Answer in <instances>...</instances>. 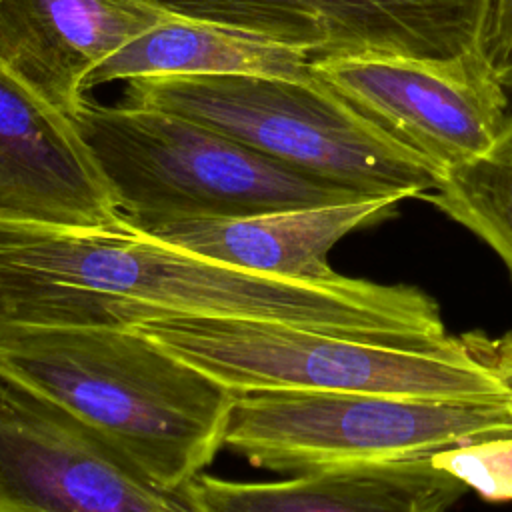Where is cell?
I'll list each match as a JSON object with an SVG mask.
<instances>
[{"mask_svg":"<svg viewBox=\"0 0 512 512\" xmlns=\"http://www.w3.org/2000/svg\"><path fill=\"white\" fill-rule=\"evenodd\" d=\"M422 198L490 246L512 278V116L484 154L446 170Z\"/></svg>","mask_w":512,"mask_h":512,"instance_id":"obj_15","label":"cell"},{"mask_svg":"<svg viewBox=\"0 0 512 512\" xmlns=\"http://www.w3.org/2000/svg\"><path fill=\"white\" fill-rule=\"evenodd\" d=\"M484 52L494 68L512 58V0H492Z\"/></svg>","mask_w":512,"mask_h":512,"instance_id":"obj_17","label":"cell"},{"mask_svg":"<svg viewBox=\"0 0 512 512\" xmlns=\"http://www.w3.org/2000/svg\"><path fill=\"white\" fill-rule=\"evenodd\" d=\"M190 490L200 512H448L468 488L430 458H414L322 468L278 482L202 472Z\"/></svg>","mask_w":512,"mask_h":512,"instance_id":"obj_13","label":"cell"},{"mask_svg":"<svg viewBox=\"0 0 512 512\" xmlns=\"http://www.w3.org/2000/svg\"><path fill=\"white\" fill-rule=\"evenodd\" d=\"M430 460L488 502L512 500V436L474 440L442 450Z\"/></svg>","mask_w":512,"mask_h":512,"instance_id":"obj_16","label":"cell"},{"mask_svg":"<svg viewBox=\"0 0 512 512\" xmlns=\"http://www.w3.org/2000/svg\"><path fill=\"white\" fill-rule=\"evenodd\" d=\"M512 436V400H432L366 392L234 394L224 448L256 468H322L430 458Z\"/></svg>","mask_w":512,"mask_h":512,"instance_id":"obj_6","label":"cell"},{"mask_svg":"<svg viewBox=\"0 0 512 512\" xmlns=\"http://www.w3.org/2000/svg\"><path fill=\"white\" fill-rule=\"evenodd\" d=\"M474 340L480 354L488 360L490 366H494V370L512 390V332H506L498 338H490L484 332H474Z\"/></svg>","mask_w":512,"mask_h":512,"instance_id":"obj_18","label":"cell"},{"mask_svg":"<svg viewBox=\"0 0 512 512\" xmlns=\"http://www.w3.org/2000/svg\"><path fill=\"white\" fill-rule=\"evenodd\" d=\"M306 56L448 58L484 50L492 0H148Z\"/></svg>","mask_w":512,"mask_h":512,"instance_id":"obj_9","label":"cell"},{"mask_svg":"<svg viewBox=\"0 0 512 512\" xmlns=\"http://www.w3.org/2000/svg\"><path fill=\"white\" fill-rule=\"evenodd\" d=\"M398 198L274 210L238 218H202L156 224L142 232L208 260L288 280L338 276L330 250L350 232L396 212Z\"/></svg>","mask_w":512,"mask_h":512,"instance_id":"obj_12","label":"cell"},{"mask_svg":"<svg viewBox=\"0 0 512 512\" xmlns=\"http://www.w3.org/2000/svg\"><path fill=\"white\" fill-rule=\"evenodd\" d=\"M134 328L232 394L316 390L512 400L510 386L480 354L474 332L438 346H392L232 316H164Z\"/></svg>","mask_w":512,"mask_h":512,"instance_id":"obj_3","label":"cell"},{"mask_svg":"<svg viewBox=\"0 0 512 512\" xmlns=\"http://www.w3.org/2000/svg\"><path fill=\"white\" fill-rule=\"evenodd\" d=\"M0 216L56 226L124 220L74 118L0 64Z\"/></svg>","mask_w":512,"mask_h":512,"instance_id":"obj_10","label":"cell"},{"mask_svg":"<svg viewBox=\"0 0 512 512\" xmlns=\"http://www.w3.org/2000/svg\"><path fill=\"white\" fill-rule=\"evenodd\" d=\"M74 122L124 220L140 230L368 198L174 112L86 98Z\"/></svg>","mask_w":512,"mask_h":512,"instance_id":"obj_4","label":"cell"},{"mask_svg":"<svg viewBox=\"0 0 512 512\" xmlns=\"http://www.w3.org/2000/svg\"><path fill=\"white\" fill-rule=\"evenodd\" d=\"M164 316L272 320L392 346L450 338L438 302L418 286L254 274L126 220L56 226L0 216V330L134 328Z\"/></svg>","mask_w":512,"mask_h":512,"instance_id":"obj_1","label":"cell"},{"mask_svg":"<svg viewBox=\"0 0 512 512\" xmlns=\"http://www.w3.org/2000/svg\"><path fill=\"white\" fill-rule=\"evenodd\" d=\"M0 2H2V0H0Z\"/></svg>","mask_w":512,"mask_h":512,"instance_id":"obj_20","label":"cell"},{"mask_svg":"<svg viewBox=\"0 0 512 512\" xmlns=\"http://www.w3.org/2000/svg\"><path fill=\"white\" fill-rule=\"evenodd\" d=\"M0 378L90 426L172 490L224 448L234 404L228 388L136 328L0 330Z\"/></svg>","mask_w":512,"mask_h":512,"instance_id":"obj_2","label":"cell"},{"mask_svg":"<svg viewBox=\"0 0 512 512\" xmlns=\"http://www.w3.org/2000/svg\"><path fill=\"white\" fill-rule=\"evenodd\" d=\"M0 512H200L108 438L0 378Z\"/></svg>","mask_w":512,"mask_h":512,"instance_id":"obj_8","label":"cell"},{"mask_svg":"<svg viewBox=\"0 0 512 512\" xmlns=\"http://www.w3.org/2000/svg\"><path fill=\"white\" fill-rule=\"evenodd\" d=\"M310 56L218 24L174 16L106 58L88 78L86 92L156 76H310Z\"/></svg>","mask_w":512,"mask_h":512,"instance_id":"obj_14","label":"cell"},{"mask_svg":"<svg viewBox=\"0 0 512 512\" xmlns=\"http://www.w3.org/2000/svg\"><path fill=\"white\" fill-rule=\"evenodd\" d=\"M310 70L440 176L484 154L508 122V90L484 50L448 58L324 56L310 60Z\"/></svg>","mask_w":512,"mask_h":512,"instance_id":"obj_7","label":"cell"},{"mask_svg":"<svg viewBox=\"0 0 512 512\" xmlns=\"http://www.w3.org/2000/svg\"><path fill=\"white\" fill-rule=\"evenodd\" d=\"M122 102L186 116L368 198H422L442 178L314 74L138 78Z\"/></svg>","mask_w":512,"mask_h":512,"instance_id":"obj_5","label":"cell"},{"mask_svg":"<svg viewBox=\"0 0 512 512\" xmlns=\"http://www.w3.org/2000/svg\"><path fill=\"white\" fill-rule=\"evenodd\" d=\"M174 16L148 0H2L0 64L74 118L88 98L86 78Z\"/></svg>","mask_w":512,"mask_h":512,"instance_id":"obj_11","label":"cell"},{"mask_svg":"<svg viewBox=\"0 0 512 512\" xmlns=\"http://www.w3.org/2000/svg\"><path fill=\"white\" fill-rule=\"evenodd\" d=\"M494 70H496V76H498L500 84H502L506 90L512 92V58L506 60V62H502V64H498Z\"/></svg>","mask_w":512,"mask_h":512,"instance_id":"obj_19","label":"cell"}]
</instances>
